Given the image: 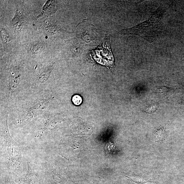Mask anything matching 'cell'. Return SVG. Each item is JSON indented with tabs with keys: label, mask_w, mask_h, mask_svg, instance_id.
<instances>
[{
	"label": "cell",
	"mask_w": 184,
	"mask_h": 184,
	"mask_svg": "<svg viewBox=\"0 0 184 184\" xmlns=\"http://www.w3.org/2000/svg\"><path fill=\"white\" fill-rule=\"evenodd\" d=\"M165 12L164 8L160 6L146 21L131 28L122 30L119 33L124 35H137L149 43H152L162 33V20Z\"/></svg>",
	"instance_id": "cell-1"
},
{
	"label": "cell",
	"mask_w": 184,
	"mask_h": 184,
	"mask_svg": "<svg viewBox=\"0 0 184 184\" xmlns=\"http://www.w3.org/2000/svg\"><path fill=\"white\" fill-rule=\"evenodd\" d=\"M105 39L102 45L94 52L93 56L98 63L103 65L111 66L114 64V57L110 49V38L107 37Z\"/></svg>",
	"instance_id": "cell-2"
},
{
	"label": "cell",
	"mask_w": 184,
	"mask_h": 184,
	"mask_svg": "<svg viewBox=\"0 0 184 184\" xmlns=\"http://www.w3.org/2000/svg\"><path fill=\"white\" fill-rule=\"evenodd\" d=\"M45 47V45L42 43L38 42L33 44L31 46V51L34 54L37 52H39V50H43Z\"/></svg>",
	"instance_id": "cell-3"
},
{
	"label": "cell",
	"mask_w": 184,
	"mask_h": 184,
	"mask_svg": "<svg viewBox=\"0 0 184 184\" xmlns=\"http://www.w3.org/2000/svg\"><path fill=\"white\" fill-rule=\"evenodd\" d=\"M72 102L75 105H79L82 103V99L80 96L78 95H75L72 99Z\"/></svg>",
	"instance_id": "cell-4"
}]
</instances>
